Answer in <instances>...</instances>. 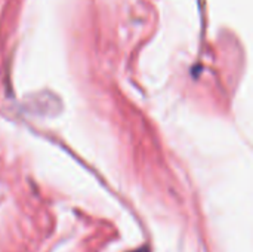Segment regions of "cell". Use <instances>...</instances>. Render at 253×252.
Masks as SVG:
<instances>
[{
	"mask_svg": "<svg viewBox=\"0 0 253 252\" xmlns=\"http://www.w3.org/2000/svg\"><path fill=\"white\" fill-rule=\"evenodd\" d=\"M133 252H148L147 250H141V251H133Z\"/></svg>",
	"mask_w": 253,
	"mask_h": 252,
	"instance_id": "cell-1",
	"label": "cell"
}]
</instances>
